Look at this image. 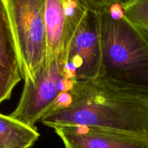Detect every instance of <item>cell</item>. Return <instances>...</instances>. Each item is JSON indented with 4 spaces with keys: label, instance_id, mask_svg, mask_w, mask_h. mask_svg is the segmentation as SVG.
<instances>
[{
    "label": "cell",
    "instance_id": "obj_5",
    "mask_svg": "<svg viewBox=\"0 0 148 148\" xmlns=\"http://www.w3.org/2000/svg\"><path fill=\"white\" fill-rule=\"evenodd\" d=\"M102 40L98 12L90 9L71 43L63 76L69 81H87L101 77Z\"/></svg>",
    "mask_w": 148,
    "mask_h": 148
},
{
    "label": "cell",
    "instance_id": "obj_10",
    "mask_svg": "<svg viewBox=\"0 0 148 148\" xmlns=\"http://www.w3.org/2000/svg\"><path fill=\"white\" fill-rule=\"evenodd\" d=\"M120 5L131 23L148 32V0H126Z\"/></svg>",
    "mask_w": 148,
    "mask_h": 148
},
{
    "label": "cell",
    "instance_id": "obj_12",
    "mask_svg": "<svg viewBox=\"0 0 148 148\" xmlns=\"http://www.w3.org/2000/svg\"><path fill=\"white\" fill-rule=\"evenodd\" d=\"M0 148H17V147L8 144V143L3 141V140H0Z\"/></svg>",
    "mask_w": 148,
    "mask_h": 148
},
{
    "label": "cell",
    "instance_id": "obj_9",
    "mask_svg": "<svg viewBox=\"0 0 148 148\" xmlns=\"http://www.w3.org/2000/svg\"><path fill=\"white\" fill-rule=\"evenodd\" d=\"M40 134L36 129L30 128L10 115L0 114V140L17 148H31Z\"/></svg>",
    "mask_w": 148,
    "mask_h": 148
},
{
    "label": "cell",
    "instance_id": "obj_1",
    "mask_svg": "<svg viewBox=\"0 0 148 148\" xmlns=\"http://www.w3.org/2000/svg\"><path fill=\"white\" fill-rule=\"evenodd\" d=\"M66 107L40 120L52 129L82 126L128 133L148 139V97L118 88L102 78L72 81Z\"/></svg>",
    "mask_w": 148,
    "mask_h": 148
},
{
    "label": "cell",
    "instance_id": "obj_2",
    "mask_svg": "<svg viewBox=\"0 0 148 148\" xmlns=\"http://www.w3.org/2000/svg\"><path fill=\"white\" fill-rule=\"evenodd\" d=\"M98 13L103 52L100 77L148 97V32L131 23L120 4Z\"/></svg>",
    "mask_w": 148,
    "mask_h": 148
},
{
    "label": "cell",
    "instance_id": "obj_4",
    "mask_svg": "<svg viewBox=\"0 0 148 148\" xmlns=\"http://www.w3.org/2000/svg\"><path fill=\"white\" fill-rule=\"evenodd\" d=\"M70 82L64 77L63 69L56 60L43 64L34 82H25L18 105L10 116L30 128L36 129V124L50 111Z\"/></svg>",
    "mask_w": 148,
    "mask_h": 148
},
{
    "label": "cell",
    "instance_id": "obj_11",
    "mask_svg": "<svg viewBox=\"0 0 148 148\" xmlns=\"http://www.w3.org/2000/svg\"><path fill=\"white\" fill-rule=\"evenodd\" d=\"M126 0H82L90 10L96 12L103 11L116 4H121Z\"/></svg>",
    "mask_w": 148,
    "mask_h": 148
},
{
    "label": "cell",
    "instance_id": "obj_3",
    "mask_svg": "<svg viewBox=\"0 0 148 148\" xmlns=\"http://www.w3.org/2000/svg\"><path fill=\"white\" fill-rule=\"evenodd\" d=\"M24 81L34 82L46 62L45 0H3Z\"/></svg>",
    "mask_w": 148,
    "mask_h": 148
},
{
    "label": "cell",
    "instance_id": "obj_7",
    "mask_svg": "<svg viewBox=\"0 0 148 148\" xmlns=\"http://www.w3.org/2000/svg\"><path fill=\"white\" fill-rule=\"evenodd\" d=\"M46 59L44 64L56 60L64 69L72 41L64 0H45Z\"/></svg>",
    "mask_w": 148,
    "mask_h": 148
},
{
    "label": "cell",
    "instance_id": "obj_8",
    "mask_svg": "<svg viewBox=\"0 0 148 148\" xmlns=\"http://www.w3.org/2000/svg\"><path fill=\"white\" fill-rule=\"evenodd\" d=\"M23 79L17 48L5 4L0 0V104L9 100Z\"/></svg>",
    "mask_w": 148,
    "mask_h": 148
},
{
    "label": "cell",
    "instance_id": "obj_6",
    "mask_svg": "<svg viewBox=\"0 0 148 148\" xmlns=\"http://www.w3.org/2000/svg\"><path fill=\"white\" fill-rule=\"evenodd\" d=\"M65 148H148V139L128 133L82 126L54 129Z\"/></svg>",
    "mask_w": 148,
    "mask_h": 148
}]
</instances>
